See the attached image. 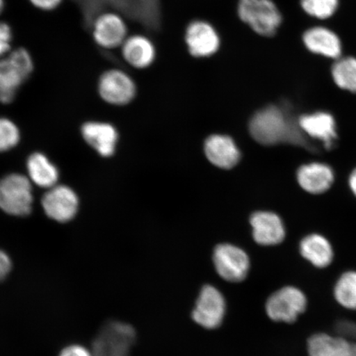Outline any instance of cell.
<instances>
[{
	"mask_svg": "<svg viewBox=\"0 0 356 356\" xmlns=\"http://www.w3.org/2000/svg\"><path fill=\"white\" fill-rule=\"evenodd\" d=\"M253 139L264 145H273L280 142L305 145L301 128L287 118L277 106H269L253 115L250 124Z\"/></svg>",
	"mask_w": 356,
	"mask_h": 356,
	"instance_id": "1",
	"label": "cell"
},
{
	"mask_svg": "<svg viewBox=\"0 0 356 356\" xmlns=\"http://www.w3.org/2000/svg\"><path fill=\"white\" fill-rule=\"evenodd\" d=\"M34 60L24 47L13 49L0 58V102L10 104L34 71Z\"/></svg>",
	"mask_w": 356,
	"mask_h": 356,
	"instance_id": "2",
	"label": "cell"
},
{
	"mask_svg": "<svg viewBox=\"0 0 356 356\" xmlns=\"http://www.w3.org/2000/svg\"><path fill=\"white\" fill-rule=\"evenodd\" d=\"M238 15L261 37H273L282 22V13L273 0H239Z\"/></svg>",
	"mask_w": 356,
	"mask_h": 356,
	"instance_id": "3",
	"label": "cell"
},
{
	"mask_svg": "<svg viewBox=\"0 0 356 356\" xmlns=\"http://www.w3.org/2000/svg\"><path fill=\"white\" fill-rule=\"evenodd\" d=\"M32 182L29 177L13 173L0 179V209L10 216H29L33 210Z\"/></svg>",
	"mask_w": 356,
	"mask_h": 356,
	"instance_id": "4",
	"label": "cell"
},
{
	"mask_svg": "<svg viewBox=\"0 0 356 356\" xmlns=\"http://www.w3.org/2000/svg\"><path fill=\"white\" fill-rule=\"evenodd\" d=\"M97 92L106 104L124 106L135 99L136 84L126 71L111 68L100 75L97 81Z\"/></svg>",
	"mask_w": 356,
	"mask_h": 356,
	"instance_id": "5",
	"label": "cell"
},
{
	"mask_svg": "<svg viewBox=\"0 0 356 356\" xmlns=\"http://www.w3.org/2000/svg\"><path fill=\"white\" fill-rule=\"evenodd\" d=\"M306 307L305 293L296 287L286 286L269 297L266 311L268 317L275 322L292 323L304 313Z\"/></svg>",
	"mask_w": 356,
	"mask_h": 356,
	"instance_id": "6",
	"label": "cell"
},
{
	"mask_svg": "<svg viewBox=\"0 0 356 356\" xmlns=\"http://www.w3.org/2000/svg\"><path fill=\"white\" fill-rule=\"evenodd\" d=\"M92 37L97 46L104 50L121 48L128 38L126 20L118 13H101L92 22Z\"/></svg>",
	"mask_w": 356,
	"mask_h": 356,
	"instance_id": "7",
	"label": "cell"
},
{
	"mask_svg": "<svg viewBox=\"0 0 356 356\" xmlns=\"http://www.w3.org/2000/svg\"><path fill=\"white\" fill-rule=\"evenodd\" d=\"M213 265L217 273L229 282L237 283L247 277L250 261L242 249L231 244H221L215 249Z\"/></svg>",
	"mask_w": 356,
	"mask_h": 356,
	"instance_id": "8",
	"label": "cell"
},
{
	"mask_svg": "<svg viewBox=\"0 0 356 356\" xmlns=\"http://www.w3.org/2000/svg\"><path fill=\"white\" fill-rule=\"evenodd\" d=\"M44 213L59 222L72 220L79 211V197L70 186L56 185L48 189L42 200Z\"/></svg>",
	"mask_w": 356,
	"mask_h": 356,
	"instance_id": "9",
	"label": "cell"
},
{
	"mask_svg": "<svg viewBox=\"0 0 356 356\" xmlns=\"http://www.w3.org/2000/svg\"><path fill=\"white\" fill-rule=\"evenodd\" d=\"M225 310V298L219 289L212 286H206L202 288L195 302L193 318L204 328L215 329L224 320Z\"/></svg>",
	"mask_w": 356,
	"mask_h": 356,
	"instance_id": "10",
	"label": "cell"
},
{
	"mask_svg": "<svg viewBox=\"0 0 356 356\" xmlns=\"http://www.w3.org/2000/svg\"><path fill=\"white\" fill-rule=\"evenodd\" d=\"M185 41L190 54L197 58L210 57L219 51L220 38L208 22L195 20L186 29Z\"/></svg>",
	"mask_w": 356,
	"mask_h": 356,
	"instance_id": "11",
	"label": "cell"
},
{
	"mask_svg": "<svg viewBox=\"0 0 356 356\" xmlns=\"http://www.w3.org/2000/svg\"><path fill=\"white\" fill-rule=\"evenodd\" d=\"M122 56L127 63L137 70H145L152 65L156 57L155 47L146 35H128L121 48Z\"/></svg>",
	"mask_w": 356,
	"mask_h": 356,
	"instance_id": "12",
	"label": "cell"
},
{
	"mask_svg": "<svg viewBox=\"0 0 356 356\" xmlns=\"http://www.w3.org/2000/svg\"><path fill=\"white\" fill-rule=\"evenodd\" d=\"M81 133L84 140L102 157H111L115 153L118 133L111 124L87 122L83 124Z\"/></svg>",
	"mask_w": 356,
	"mask_h": 356,
	"instance_id": "13",
	"label": "cell"
},
{
	"mask_svg": "<svg viewBox=\"0 0 356 356\" xmlns=\"http://www.w3.org/2000/svg\"><path fill=\"white\" fill-rule=\"evenodd\" d=\"M253 238L264 246L277 245L284 238V225L280 217L271 212H257L251 218Z\"/></svg>",
	"mask_w": 356,
	"mask_h": 356,
	"instance_id": "14",
	"label": "cell"
},
{
	"mask_svg": "<svg viewBox=\"0 0 356 356\" xmlns=\"http://www.w3.org/2000/svg\"><path fill=\"white\" fill-rule=\"evenodd\" d=\"M308 353L309 356H356V342L318 333L309 338Z\"/></svg>",
	"mask_w": 356,
	"mask_h": 356,
	"instance_id": "15",
	"label": "cell"
},
{
	"mask_svg": "<svg viewBox=\"0 0 356 356\" xmlns=\"http://www.w3.org/2000/svg\"><path fill=\"white\" fill-rule=\"evenodd\" d=\"M207 158L217 167L229 169L237 165L239 150L230 137L216 135L209 137L204 145Z\"/></svg>",
	"mask_w": 356,
	"mask_h": 356,
	"instance_id": "16",
	"label": "cell"
},
{
	"mask_svg": "<svg viewBox=\"0 0 356 356\" xmlns=\"http://www.w3.org/2000/svg\"><path fill=\"white\" fill-rule=\"evenodd\" d=\"M305 47L315 54L332 59H339L341 55V43L337 35L331 30L316 26L306 31L302 35Z\"/></svg>",
	"mask_w": 356,
	"mask_h": 356,
	"instance_id": "17",
	"label": "cell"
},
{
	"mask_svg": "<svg viewBox=\"0 0 356 356\" xmlns=\"http://www.w3.org/2000/svg\"><path fill=\"white\" fill-rule=\"evenodd\" d=\"M297 177L301 188L313 194L325 193L331 188L334 181L331 168L319 163L302 166Z\"/></svg>",
	"mask_w": 356,
	"mask_h": 356,
	"instance_id": "18",
	"label": "cell"
},
{
	"mask_svg": "<svg viewBox=\"0 0 356 356\" xmlns=\"http://www.w3.org/2000/svg\"><path fill=\"white\" fill-rule=\"evenodd\" d=\"M301 130L311 137L324 142L325 147L330 149L336 140V122L332 115L327 113H316L302 115L299 120Z\"/></svg>",
	"mask_w": 356,
	"mask_h": 356,
	"instance_id": "19",
	"label": "cell"
},
{
	"mask_svg": "<svg viewBox=\"0 0 356 356\" xmlns=\"http://www.w3.org/2000/svg\"><path fill=\"white\" fill-rule=\"evenodd\" d=\"M29 179L40 188L50 189L57 185L59 170L46 155L34 153L26 162Z\"/></svg>",
	"mask_w": 356,
	"mask_h": 356,
	"instance_id": "20",
	"label": "cell"
},
{
	"mask_svg": "<svg viewBox=\"0 0 356 356\" xmlns=\"http://www.w3.org/2000/svg\"><path fill=\"white\" fill-rule=\"evenodd\" d=\"M300 252L306 260L318 268H324L330 265L333 259V250L330 243L319 234H311L302 239Z\"/></svg>",
	"mask_w": 356,
	"mask_h": 356,
	"instance_id": "21",
	"label": "cell"
},
{
	"mask_svg": "<svg viewBox=\"0 0 356 356\" xmlns=\"http://www.w3.org/2000/svg\"><path fill=\"white\" fill-rule=\"evenodd\" d=\"M332 74L337 86L356 92V59L353 57L339 58L332 65Z\"/></svg>",
	"mask_w": 356,
	"mask_h": 356,
	"instance_id": "22",
	"label": "cell"
},
{
	"mask_svg": "<svg viewBox=\"0 0 356 356\" xmlns=\"http://www.w3.org/2000/svg\"><path fill=\"white\" fill-rule=\"evenodd\" d=\"M334 296L344 308L356 310V271H347L341 275L334 289Z\"/></svg>",
	"mask_w": 356,
	"mask_h": 356,
	"instance_id": "23",
	"label": "cell"
},
{
	"mask_svg": "<svg viewBox=\"0 0 356 356\" xmlns=\"http://www.w3.org/2000/svg\"><path fill=\"white\" fill-rule=\"evenodd\" d=\"M301 6L309 15L326 19L335 13L338 0H301Z\"/></svg>",
	"mask_w": 356,
	"mask_h": 356,
	"instance_id": "24",
	"label": "cell"
},
{
	"mask_svg": "<svg viewBox=\"0 0 356 356\" xmlns=\"http://www.w3.org/2000/svg\"><path fill=\"white\" fill-rule=\"evenodd\" d=\"M20 131L11 120L0 118V153L10 150L19 143Z\"/></svg>",
	"mask_w": 356,
	"mask_h": 356,
	"instance_id": "25",
	"label": "cell"
},
{
	"mask_svg": "<svg viewBox=\"0 0 356 356\" xmlns=\"http://www.w3.org/2000/svg\"><path fill=\"white\" fill-rule=\"evenodd\" d=\"M13 32L6 22L0 21V58L6 56L13 50Z\"/></svg>",
	"mask_w": 356,
	"mask_h": 356,
	"instance_id": "26",
	"label": "cell"
},
{
	"mask_svg": "<svg viewBox=\"0 0 356 356\" xmlns=\"http://www.w3.org/2000/svg\"><path fill=\"white\" fill-rule=\"evenodd\" d=\"M31 6L42 12H52L57 10L64 0H29Z\"/></svg>",
	"mask_w": 356,
	"mask_h": 356,
	"instance_id": "27",
	"label": "cell"
},
{
	"mask_svg": "<svg viewBox=\"0 0 356 356\" xmlns=\"http://www.w3.org/2000/svg\"><path fill=\"white\" fill-rule=\"evenodd\" d=\"M58 356H92L90 350L79 344H70L64 347Z\"/></svg>",
	"mask_w": 356,
	"mask_h": 356,
	"instance_id": "28",
	"label": "cell"
},
{
	"mask_svg": "<svg viewBox=\"0 0 356 356\" xmlns=\"http://www.w3.org/2000/svg\"><path fill=\"white\" fill-rule=\"evenodd\" d=\"M13 269V262L10 256L0 249V282L6 280Z\"/></svg>",
	"mask_w": 356,
	"mask_h": 356,
	"instance_id": "29",
	"label": "cell"
},
{
	"mask_svg": "<svg viewBox=\"0 0 356 356\" xmlns=\"http://www.w3.org/2000/svg\"><path fill=\"white\" fill-rule=\"evenodd\" d=\"M350 186L351 190H353L354 194L356 195V169L351 173L350 177Z\"/></svg>",
	"mask_w": 356,
	"mask_h": 356,
	"instance_id": "30",
	"label": "cell"
},
{
	"mask_svg": "<svg viewBox=\"0 0 356 356\" xmlns=\"http://www.w3.org/2000/svg\"><path fill=\"white\" fill-rule=\"evenodd\" d=\"M6 8V0H0V15H2Z\"/></svg>",
	"mask_w": 356,
	"mask_h": 356,
	"instance_id": "31",
	"label": "cell"
}]
</instances>
